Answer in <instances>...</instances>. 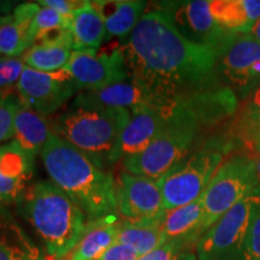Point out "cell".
I'll return each instance as SVG.
<instances>
[{
	"label": "cell",
	"mask_w": 260,
	"mask_h": 260,
	"mask_svg": "<svg viewBox=\"0 0 260 260\" xmlns=\"http://www.w3.org/2000/svg\"><path fill=\"white\" fill-rule=\"evenodd\" d=\"M128 79L161 104H174L211 87L218 53L182 37L160 9L145 12L119 47Z\"/></svg>",
	"instance_id": "obj_1"
},
{
	"label": "cell",
	"mask_w": 260,
	"mask_h": 260,
	"mask_svg": "<svg viewBox=\"0 0 260 260\" xmlns=\"http://www.w3.org/2000/svg\"><path fill=\"white\" fill-rule=\"evenodd\" d=\"M40 155L51 181L79 205L90 220L116 214V181L92 159L53 132Z\"/></svg>",
	"instance_id": "obj_2"
},
{
	"label": "cell",
	"mask_w": 260,
	"mask_h": 260,
	"mask_svg": "<svg viewBox=\"0 0 260 260\" xmlns=\"http://www.w3.org/2000/svg\"><path fill=\"white\" fill-rule=\"evenodd\" d=\"M16 205L54 260H64L73 252L90 223L84 211L52 181L28 186Z\"/></svg>",
	"instance_id": "obj_3"
},
{
	"label": "cell",
	"mask_w": 260,
	"mask_h": 260,
	"mask_svg": "<svg viewBox=\"0 0 260 260\" xmlns=\"http://www.w3.org/2000/svg\"><path fill=\"white\" fill-rule=\"evenodd\" d=\"M190 99L186 96L177 100L164 128L151 145L123 160L126 172L159 180L188 157L198 132L207 125Z\"/></svg>",
	"instance_id": "obj_4"
},
{
	"label": "cell",
	"mask_w": 260,
	"mask_h": 260,
	"mask_svg": "<svg viewBox=\"0 0 260 260\" xmlns=\"http://www.w3.org/2000/svg\"><path fill=\"white\" fill-rule=\"evenodd\" d=\"M130 111L71 106L52 124L54 134L69 142L100 169L115 164L123 130Z\"/></svg>",
	"instance_id": "obj_5"
},
{
	"label": "cell",
	"mask_w": 260,
	"mask_h": 260,
	"mask_svg": "<svg viewBox=\"0 0 260 260\" xmlns=\"http://www.w3.org/2000/svg\"><path fill=\"white\" fill-rule=\"evenodd\" d=\"M260 190L255 161L248 155H234L222 162L204 191V234L242 199Z\"/></svg>",
	"instance_id": "obj_6"
},
{
	"label": "cell",
	"mask_w": 260,
	"mask_h": 260,
	"mask_svg": "<svg viewBox=\"0 0 260 260\" xmlns=\"http://www.w3.org/2000/svg\"><path fill=\"white\" fill-rule=\"evenodd\" d=\"M222 162V149L204 148L187 157L157 180L165 211L175 210L199 199Z\"/></svg>",
	"instance_id": "obj_7"
},
{
	"label": "cell",
	"mask_w": 260,
	"mask_h": 260,
	"mask_svg": "<svg viewBox=\"0 0 260 260\" xmlns=\"http://www.w3.org/2000/svg\"><path fill=\"white\" fill-rule=\"evenodd\" d=\"M260 193L248 195L229 210L197 242L198 260H243V242L253 204Z\"/></svg>",
	"instance_id": "obj_8"
},
{
	"label": "cell",
	"mask_w": 260,
	"mask_h": 260,
	"mask_svg": "<svg viewBox=\"0 0 260 260\" xmlns=\"http://www.w3.org/2000/svg\"><path fill=\"white\" fill-rule=\"evenodd\" d=\"M158 9L168 15L182 37L193 44L213 48L217 53L233 35L214 21L210 0L160 3Z\"/></svg>",
	"instance_id": "obj_9"
},
{
	"label": "cell",
	"mask_w": 260,
	"mask_h": 260,
	"mask_svg": "<svg viewBox=\"0 0 260 260\" xmlns=\"http://www.w3.org/2000/svg\"><path fill=\"white\" fill-rule=\"evenodd\" d=\"M80 90L64 69L44 73L25 67L17 84L22 103L42 117L50 116Z\"/></svg>",
	"instance_id": "obj_10"
},
{
	"label": "cell",
	"mask_w": 260,
	"mask_h": 260,
	"mask_svg": "<svg viewBox=\"0 0 260 260\" xmlns=\"http://www.w3.org/2000/svg\"><path fill=\"white\" fill-rule=\"evenodd\" d=\"M63 69L81 90L96 89L128 79L121 50L73 51Z\"/></svg>",
	"instance_id": "obj_11"
},
{
	"label": "cell",
	"mask_w": 260,
	"mask_h": 260,
	"mask_svg": "<svg viewBox=\"0 0 260 260\" xmlns=\"http://www.w3.org/2000/svg\"><path fill=\"white\" fill-rule=\"evenodd\" d=\"M116 209L124 220H157L167 211L157 180L121 172L116 181Z\"/></svg>",
	"instance_id": "obj_12"
},
{
	"label": "cell",
	"mask_w": 260,
	"mask_h": 260,
	"mask_svg": "<svg viewBox=\"0 0 260 260\" xmlns=\"http://www.w3.org/2000/svg\"><path fill=\"white\" fill-rule=\"evenodd\" d=\"M217 69L237 89H248L260 80V44L251 34H233L218 53Z\"/></svg>",
	"instance_id": "obj_13"
},
{
	"label": "cell",
	"mask_w": 260,
	"mask_h": 260,
	"mask_svg": "<svg viewBox=\"0 0 260 260\" xmlns=\"http://www.w3.org/2000/svg\"><path fill=\"white\" fill-rule=\"evenodd\" d=\"M174 105L175 103L168 105L147 104L130 111V119L117 148L115 164L147 148L164 128Z\"/></svg>",
	"instance_id": "obj_14"
},
{
	"label": "cell",
	"mask_w": 260,
	"mask_h": 260,
	"mask_svg": "<svg viewBox=\"0 0 260 260\" xmlns=\"http://www.w3.org/2000/svg\"><path fill=\"white\" fill-rule=\"evenodd\" d=\"M176 103V102H175ZM168 105L161 104L149 90L132 79L110 84L96 89L81 90L75 98L73 106L98 107V109H117L133 111L141 105Z\"/></svg>",
	"instance_id": "obj_15"
},
{
	"label": "cell",
	"mask_w": 260,
	"mask_h": 260,
	"mask_svg": "<svg viewBox=\"0 0 260 260\" xmlns=\"http://www.w3.org/2000/svg\"><path fill=\"white\" fill-rule=\"evenodd\" d=\"M34 155L16 141L0 146V210L17 204L32 176Z\"/></svg>",
	"instance_id": "obj_16"
},
{
	"label": "cell",
	"mask_w": 260,
	"mask_h": 260,
	"mask_svg": "<svg viewBox=\"0 0 260 260\" xmlns=\"http://www.w3.org/2000/svg\"><path fill=\"white\" fill-rule=\"evenodd\" d=\"M40 9L38 3H24L6 15L0 24V57H22L29 48L28 34L31 22Z\"/></svg>",
	"instance_id": "obj_17"
},
{
	"label": "cell",
	"mask_w": 260,
	"mask_h": 260,
	"mask_svg": "<svg viewBox=\"0 0 260 260\" xmlns=\"http://www.w3.org/2000/svg\"><path fill=\"white\" fill-rule=\"evenodd\" d=\"M204 205L203 198H199L193 203L167 211L161 223L162 241L172 240L184 242L190 246L204 235L203 230Z\"/></svg>",
	"instance_id": "obj_18"
},
{
	"label": "cell",
	"mask_w": 260,
	"mask_h": 260,
	"mask_svg": "<svg viewBox=\"0 0 260 260\" xmlns=\"http://www.w3.org/2000/svg\"><path fill=\"white\" fill-rule=\"evenodd\" d=\"M119 226L121 222L116 214L90 220L83 237L67 256L68 260H99L117 242Z\"/></svg>",
	"instance_id": "obj_19"
},
{
	"label": "cell",
	"mask_w": 260,
	"mask_h": 260,
	"mask_svg": "<svg viewBox=\"0 0 260 260\" xmlns=\"http://www.w3.org/2000/svg\"><path fill=\"white\" fill-rule=\"evenodd\" d=\"M210 10L225 31L247 34L260 18V0H210Z\"/></svg>",
	"instance_id": "obj_20"
},
{
	"label": "cell",
	"mask_w": 260,
	"mask_h": 260,
	"mask_svg": "<svg viewBox=\"0 0 260 260\" xmlns=\"http://www.w3.org/2000/svg\"><path fill=\"white\" fill-rule=\"evenodd\" d=\"M105 22L106 40L111 38H124L134 30L144 16L146 2L140 0H112L92 2Z\"/></svg>",
	"instance_id": "obj_21"
},
{
	"label": "cell",
	"mask_w": 260,
	"mask_h": 260,
	"mask_svg": "<svg viewBox=\"0 0 260 260\" xmlns=\"http://www.w3.org/2000/svg\"><path fill=\"white\" fill-rule=\"evenodd\" d=\"M69 31L73 37L74 51L99 50L106 40L105 22L92 2H86L73 12Z\"/></svg>",
	"instance_id": "obj_22"
},
{
	"label": "cell",
	"mask_w": 260,
	"mask_h": 260,
	"mask_svg": "<svg viewBox=\"0 0 260 260\" xmlns=\"http://www.w3.org/2000/svg\"><path fill=\"white\" fill-rule=\"evenodd\" d=\"M51 133L45 117L39 115L19 99L14 122L15 141L25 152L35 157L46 145Z\"/></svg>",
	"instance_id": "obj_23"
},
{
	"label": "cell",
	"mask_w": 260,
	"mask_h": 260,
	"mask_svg": "<svg viewBox=\"0 0 260 260\" xmlns=\"http://www.w3.org/2000/svg\"><path fill=\"white\" fill-rule=\"evenodd\" d=\"M44 258L24 230L6 210H0V260H40Z\"/></svg>",
	"instance_id": "obj_24"
},
{
	"label": "cell",
	"mask_w": 260,
	"mask_h": 260,
	"mask_svg": "<svg viewBox=\"0 0 260 260\" xmlns=\"http://www.w3.org/2000/svg\"><path fill=\"white\" fill-rule=\"evenodd\" d=\"M162 219L123 220L119 226L117 242L132 247L140 256L147 254L164 245L161 233Z\"/></svg>",
	"instance_id": "obj_25"
},
{
	"label": "cell",
	"mask_w": 260,
	"mask_h": 260,
	"mask_svg": "<svg viewBox=\"0 0 260 260\" xmlns=\"http://www.w3.org/2000/svg\"><path fill=\"white\" fill-rule=\"evenodd\" d=\"M74 51L73 44H38L32 45L22 56L25 67L44 73H54L63 69Z\"/></svg>",
	"instance_id": "obj_26"
},
{
	"label": "cell",
	"mask_w": 260,
	"mask_h": 260,
	"mask_svg": "<svg viewBox=\"0 0 260 260\" xmlns=\"http://www.w3.org/2000/svg\"><path fill=\"white\" fill-rule=\"evenodd\" d=\"M71 17H64L53 9L46 8V6H40L39 11L32 19L30 29L28 34V44L29 48L37 42L41 37L58 28H68L69 29Z\"/></svg>",
	"instance_id": "obj_27"
},
{
	"label": "cell",
	"mask_w": 260,
	"mask_h": 260,
	"mask_svg": "<svg viewBox=\"0 0 260 260\" xmlns=\"http://www.w3.org/2000/svg\"><path fill=\"white\" fill-rule=\"evenodd\" d=\"M242 121L239 135L251 158L255 159L260 155V109L253 106Z\"/></svg>",
	"instance_id": "obj_28"
},
{
	"label": "cell",
	"mask_w": 260,
	"mask_h": 260,
	"mask_svg": "<svg viewBox=\"0 0 260 260\" xmlns=\"http://www.w3.org/2000/svg\"><path fill=\"white\" fill-rule=\"evenodd\" d=\"M243 260H260V193L249 214L243 242Z\"/></svg>",
	"instance_id": "obj_29"
},
{
	"label": "cell",
	"mask_w": 260,
	"mask_h": 260,
	"mask_svg": "<svg viewBox=\"0 0 260 260\" xmlns=\"http://www.w3.org/2000/svg\"><path fill=\"white\" fill-rule=\"evenodd\" d=\"M24 68L25 64L22 57H0V96L11 95L14 94L12 90H17L18 81Z\"/></svg>",
	"instance_id": "obj_30"
},
{
	"label": "cell",
	"mask_w": 260,
	"mask_h": 260,
	"mask_svg": "<svg viewBox=\"0 0 260 260\" xmlns=\"http://www.w3.org/2000/svg\"><path fill=\"white\" fill-rule=\"evenodd\" d=\"M19 104L15 94L0 96V144L14 138V122Z\"/></svg>",
	"instance_id": "obj_31"
},
{
	"label": "cell",
	"mask_w": 260,
	"mask_h": 260,
	"mask_svg": "<svg viewBox=\"0 0 260 260\" xmlns=\"http://www.w3.org/2000/svg\"><path fill=\"white\" fill-rule=\"evenodd\" d=\"M188 247L189 246L184 242L172 240V241H168L164 245L159 246L154 251L140 256L138 260H175L182 253L187 252Z\"/></svg>",
	"instance_id": "obj_32"
},
{
	"label": "cell",
	"mask_w": 260,
	"mask_h": 260,
	"mask_svg": "<svg viewBox=\"0 0 260 260\" xmlns=\"http://www.w3.org/2000/svg\"><path fill=\"white\" fill-rule=\"evenodd\" d=\"M139 258L140 255L132 247L116 242L100 256L99 260H138Z\"/></svg>",
	"instance_id": "obj_33"
},
{
	"label": "cell",
	"mask_w": 260,
	"mask_h": 260,
	"mask_svg": "<svg viewBox=\"0 0 260 260\" xmlns=\"http://www.w3.org/2000/svg\"><path fill=\"white\" fill-rule=\"evenodd\" d=\"M84 3L86 2H77V0H41V2H38V4L53 9L64 17H71L75 10L81 8Z\"/></svg>",
	"instance_id": "obj_34"
},
{
	"label": "cell",
	"mask_w": 260,
	"mask_h": 260,
	"mask_svg": "<svg viewBox=\"0 0 260 260\" xmlns=\"http://www.w3.org/2000/svg\"><path fill=\"white\" fill-rule=\"evenodd\" d=\"M251 35L260 44V18L258 19V21H256V23L254 24V27L252 28Z\"/></svg>",
	"instance_id": "obj_35"
},
{
	"label": "cell",
	"mask_w": 260,
	"mask_h": 260,
	"mask_svg": "<svg viewBox=\"0 0 260 260\" xmlns=\"http://www.w3.org/2000/svg\"><path fill=\"white\" fill-rule=\"evenodd\" d=\"M175 260H198V258L194 253L187 251V252H183L182 254L178 255Z\"/></svg>",
	"instance_id": "obj_36"
},
{
	"label": "cell",
	"mask_w": 260,
	"mask_h": 260,
	"mask_svg": "<svg viewBox=\"0 0 260 260\" xmlns=\"http://www.w3.org/2000/svg\"><path fill=\"white\" fill-rule=\"evenodd\" d=\"M253 106L256 107V109H260V86L255 90L254 96H253Z\"/></svg>",
	"instance_id": "obj_37"
},
{
	"label": "cell",
	"mask_w": 260,
	"mask_h": 260,
	"mask_svg": "<svg viewBox=\"0 0 260 260\" xmlns=\"http://www.w3.org/2000/svg\"><path fill=\"white\" fill-rule=\"evenodd\" d=\"M254 161H255V175H256V178H258V183L260 187V155L258 158L254 159Z\"/></svg>",
	"instance_id": "obj_38"
},
{
	"label": "cell",
	"mask_w": 260,
	"mask_h": 260,
	"mask_svg": "<svg viewBox=\"0 0 260 260\" xmlns=\"http://www.w3.org/2000/svg\"><path fill=\"white\" fill-rule=\"evenodd\" d=\"M4 18H5V16H0V24L3 23V21H4Z\"/></svg>",
	"instance_id": "obj_39"
},
{
	"label": "cell",
	"mask_w": 260,
	"mask_h": 260,
	"mask_svg": "<svg viewBox=\"0 0 260 260\" xmlns=\"http://www.w3.org/2000/svg\"><path fill=\"white\" fill-rule=\"evenodd\" d=\"M40 260H47L46 258H42V259H40Z\"/></svg>",
	"instance_id": "obj_40"
}]
</instances>
